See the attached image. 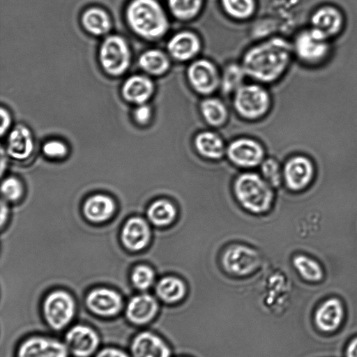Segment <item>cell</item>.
<instances>
[{"label": "cell", "instance_id": "1", "mask_svg": "<svg viewBox=\"0 0 357 357\" xmlns=\"http://www.w3.org/2000/svg\"><path fill=\"white\" fill-rule=\"evenodd\" d=\"M291 45L275 37L250 48L244 54L242 67L247 76L264 83L277 80L286 70L291 58Z\"/></svg>", "mask_w": 357, "mask_h": 357}, {"label": "cell", "instance_id": "2", "mask_svg": "<svg viewBox=\"0 0 357 357\" xmlns=\"http://www.w3.org/2000/svg\"><path fill=\"white\" fill-rule=\"evenodd\" d=\"M125 20L133 33L148 41L162 38L169 29L167 16L158 0H131Z\"/></svg>", "mask_w": 357, "mask_h": 357}, {"label": "cell", "instance_id": "3", "mask_svg": "<svg viewBox=\"0 0 357 357\" xmlns=\"http://www.w3.org/2000/svg\"><path fill=\"white\" fill-rule=\"evenodd\" d=\"M234 192L240 204L255 213L268 211L273 199L271 186L255 173L240 175L235 181Z\"/></svg>", "mask_w": 357, "mask_h": 357}, {"label": "cell", "instance_id": "4", "mask_svg": "<svg viewBox=\"0 0 357 357\" xmlns=\"http://www.w3.org/2000/svg\"><path fill=\"white\" fill-rule=\"evenodd\" d=\"M98 56L102 70L112 77L124 75L132 61L129 44L124 37L118 34L106 36L100 45Z\"/></svg>", "mask_w": 357, "mask_h": 357}, {"label": "cell", "instance_id": "5", "mask_svg": "<svg viewBox=\"0 0 357 357\" xmlns=\"http://www.w3.org/2000/svg\"><path fill=\"white\" fill-rule=\"evenodd\" d=\"M42 313L47 326L61 331L69 326L76 313V302L68 291L56 289L50 292L42 304Z\"/></svg>", "mask_w": 357, "mask_h": 357}, {"label": "cell", "instance_id": "6", "mask_svg": "<svg viewBox=\"0 0 357 357\" xmlns=\"http://www.w3.org/2000/svg\"><path fill=\"white\" fill-rule=\"evenodd\" d=\"M271 98L267 91L259 85L243 84L234 92V107L243 119L253 121L268 111Z\"/></svg>", "mask_w": 357, "mask_h": 357}, {"label": "cell", "instance_id": "7", "mask_svg": "<svg viewBox=\"0 0 357 357\" xmlns=\"http://www.w3.org/2000/svg\"><path fill=\"white\" fill-rule=\"evenodd\" d=\"M85 305L93 314L102 318L117 316L123 308V300L116 290L107 287H98L86 296Z\"/></svg>", "mask_w": 357, "mask_h": 357}, {"label": "cell", "instance_id": "8", "mask_svg": "<svg viewBox=\"0 0 357 357\" xmlns=\"http://www.w3.org/2000/svg\"><path fill=\"white\" fill-rule=\"evenodd\" d=\"M63 342L73 356L91 357L97 353L100 339L92 327L77 324L67 331Z\"/></svg>", "mask_w": 357, "mask_h": 357}, {"label": "cell", "instance_id": "9", "mask_svg": "<svg viewBox=\"0 0 357 357\" xmlns=\"http://www.w3.org/2000/svg\"><path fill=\"white\" fill-rule=\"evenodd\" d=\"M187 78L193 90L204 96L213 93L220 86L221 82L215 66L205 59L190 63L187 69Z\"/></svg>", "mask_w": 357, "mask_h": 357}, {"label": "cell", "instance_id": "10", "mask_svg": "<svg viewBox=\"0 0 357 357\" xmlns=\"http://www.w3.org/2000/svg\"><path fill=\"white\" fill-rule=\"evenodd\" d=\"M69 354L63 341L47 336L34 335L21 342L15 357H68Z\"/></svg>", "mask_w": 357, "mask_h": 357}, {"label": "cell", "instance_id": "11", "mask_svg": "<svg viewBox=\"0 0 357 357\" xmlns=\"http://www.w3.org/2000/svg\"><path fill=\"white\" fill-rule=\"evenodd\" d=\"M328 38L311 29L301 32L296 38L294 50L297 56L308 63L322 61L328 52Z\"/></svg>", "mask_w": 357, "mask_h": 357}, {"label": "cell", "instance_id": "12", "mask_svg": "<svg viewBox=\"0 0 357 357\" xmlns=\"http://www.w3.org/2000/svg\"><path fill=\"white\" fill-rule=\"evenodd\" d=\"M225 269L236 275H245L254 271L260 264L259 254L252 248L244 245H232L222 256Z\"/></svg>", "mask_w": 357, "mask_h": 357}, {"label": "cell", "instance_id": "13", "mask_svg": "<svg viewBox=\"0 0 357 357\" xmlns=\"http://www.w3.org/2000/svg\"><path fill=\"white\" fill-rule=\"evenodd\" d=\"M227 153L233 163L242 167H255L262 162L264 158L262 146L250 138L233 141L229 145Z\"/></svg>", "mask_w": 357, "mask_h": 357}, {"label": "cell", "instance_id": "14", "mask_svg": "<svg viewBox=\"0 0 357 357\" xmlns=\"http://www.w3.org/2000/svg\"><path fill=\"white\" fill-rule=\"evenodd\" d=\"M154 91V83L147 75H132L123 82L121 88L122 98L135 106L146 104Z\"/></svg>", "mask_w": 357, "mask_h": 357}, {"label": "cell", "instance_id": "15", "mask_svg": "<svg viewBox=\"0 0 357 357\" xmlns=\"http://www.w3.org/2000/svg\"><path fill=\"white\" fill-rule=\"evenodd\" d=\"M158 311L157 300L149 294L132 296L125 307L126 319L132 324L142 326L151 321Z\"/></svg>", "mask_w": 357, "mask_h": 357}, {"label": "cell", "instance_id": "16", "mask_svg": "<svg viewBox=\"0 0 357 357\" xmlns=\"http://www.w3.org/2000/svg\"><path fill=\"white\" fill-rule=\"evenodd\" d=\"M202 49L199 36L190 31H182L175 33L169 40L167 50L174 59L187 61L195 57Z\"/></svg>", "mask_w": 357, "mask_h": 357}, {"label": "cell", "instance_id": "17", "mask_svg": "<svg viewBox=\"0 0 357 357\" xmlns=\"http://www.w3.org/2000/svg\"><path fill=\"white\" fill-rule=\"evenodd\" d=\"M131 357H170V349L157 335L143 331L136 335L130 346Z\"/></svg>", "mask_w": 357, "mask_h": 357}, {"label": "cell", "instance_id": "18", "mask_svg": "<svg viewBox=\"0 0 357 357\" xmlns=\"http://www.w3.org/2000/svg\"><path fill=\"white\" fill-rule=\"evenodd\" d=\"M313 173L312 162L303 156L292 158L287 162L284 169L286 184L292 190L305 188L311 181Z\"/></svg>", "mask_w": 357, "mask_h": 357}, {"label": "cell", "instance_id": "19", "mask_svg": "<svg viewBox=\"0 0 357 357\" xmlns=\"http://www.w3.org/2000/svg\"><path fill=\"white\" fill-rule=\"evenodd\" d=\"M150 238V227L144 219L139 217L131 218L124 225L121 240L128 249L140 250L148 245Z\"/></svg>", "mask_w": 357, "mask_h": 357}, {"label": "cell", "instance_id": "20", "mask_svg": "<svg viewBox=\"0 0 357 357\" xmlns=\"http://www.w3.org/2000/svg\"><path fill=\"white\" fill-rule=\"evenodd\" d=\"M344 316V309L340 301L332 298L324 302L317 310L314 321L319 330L331 333L340 326Z\"/></svg>", "mask_w": 357, "mask_h": 357}, {"label": "cell", "instance_id": "21", "mask_svg": "<svg viewBox=\"0 0 357 357\" xmlns=\"http://www.w3.org/2000/svg\"><path fill=\"white\" fill-rule=\"evenodd\" d=\"M80 22L86 32L93 36H107L112 28L109 14L102 8L92 6L81 15Z\"/></svg>", "mask_w": 357, "mask_h": 357}, {"label": "cell", "instance_id": "22", "mask_svg": "<svg viewBox=\"0 0 357 357\" xmlns=\"http://www.w3.org/2000/svg\"><path fill=\"white\" fill-rule=\"evenodd\" d=\"M33 139L31 130L23 124L17 125L8 137L7 152L13 158L25 160L32 153Z\"/></svg>", "mask_w": 357, "mask_h": 357}, {"label": "cell", "instance_id": "23", "mask_svg": "<svg viewBox=\"0 0 357 357\" xmlns=\"http://www.w3.org/2000/svg\"><path fill=\"white\" fill-rule=\"evenodd\" d=\"M342 22L341 13L333 7L321 8L314 13L311 18L312 28L327 38L340 31Z\"/></svg>", "mask_w": 357, "mask_h": 357}, {"label": "cell", "instance_id": "24", "mask_svg": "<svg viewBox=\"0 0 357 357\" xmlns=\"http://www.w3.org/2000/svg\"><path fill=\"white\" fill-rule=\"evenodd\" d=\"M137 63L140 69L150 76H162L170 68L168 56L158 49H149L143 52L139 56Z\"/></svg>", "mask_w": 357, "mask_h": 357}, {"label": "cell", "instance_id": "25", "mask_svg": "<svg viewBox=\"0 0 357 357\" xmlns=\"http://www.w3.org/2000/svg\"><path fill=\"white\" fill-rule=\"evenodd\" d=\"M115 211V204L108 196L96 195L87 199L83 207L85 217L91 222L108 220Z\"/></svg>", "mask_w": 357, "mask_h": 357}, {"label": "cell", "instance_id": "26", "mask_svg": "<svg viewBox=\"0 0 357 357\" xmlns=\"http://www.w3.org/2000/svg\"><path fill=\"white\" fill-rule=\"evenodd\" d=\"M195 146L200 155L208 159H219L225 151L222 139L211 131L198 133L195 138Z\"/></svg>", "mask_w": 357, "mask_h": 357}, {"label": "cell", "instance_id": "27", "mask_svg": "<svg viewBox=\"0 0 357 357\" xmlns=\"http://www.w3.org/2000/svg\"><path fill=\"white\" fill-rule=\"evenodd\" d=\"M185 291L184 282L174 276H167L160 279L155 287L158 297L167 303H174L181 301L184 297Z\"/></svg>", "mask_w": 357, "mask_h": 357}, {"label": "cell", "instance_id": "28", "mask_svg": "<svg viewBox=\"0 0 357 357\" xmlns=\"http://www.w3.org/2000/svg\"><path fill=\"white\" fill-rule=\"evenodd\" d=\"M200 112L206 122L213 127L222 126L228 119L226 106L215 98L203 100L200 104Z\"/></svg>", "mask_w": 357, "mask_h": 357}, {"label": "cell", "instance_id": "29", "mask_svg": "<svg viewBox=\"0 0 357 357\" xmlns=\"http://www.w3.org/2000/svg\"><path fill=\"white\" fill-rule=\"evenodd\" d=\"M176 213L174 205L167 199L155 201L147 211V216L150 222L158 227H165L172 223Z\"/></svg>", "mask_w": 357, "mask_h": 357}, {"label": "cell", "instance_id": "30", "mask_svg": "<svg viewBox=\"0 0 357 357\" xmlns=\"http://www.w3.org/2000/svg\"><path fill=\"white\" fill-rule=\"evenodd\" d=\"M172 15L178 20L189 21L195 18L203 6L204 0H167Z\"/></svg>", "mask_w": 357, "mask_h": 357}, {"label": "cell", "instance_id": "31", "mask_svg": "<svg viewBox=\"0 0 357 357\" xmlns=\"http://www.w3.org/2000/svg\"><path fill=\"white\" fill-rule=\"evenodd\" d=\"M293 264L301 276L307 281L316 282L323 278L324 273L321 266L307 256H296L293 259Z\"/></svg>", "mask_w": 357, "mask_h": 357}, {"label": "cell", "instance_id": "32", "mask_svg": "<svg viewBox=\"0 0 357 357\" xmlns=\"http://www.w3.org/2000/svg\"><path fill=\"white\" fill-rule=\"evenodd\" d=\"M220 3L229 16L238 20L250 18L256 9L255 0H220Z\"/></svg>", "mask_w": 357, "mask_h": 357}, {"label": "cell", "instance_id": "33", "mask_svg": "<svg viewBox=\"0 0 357 357\" xmlns=\"http://www.w3.org/2000/svg\"><path fill=\"white\" fill-rule=\"evenodd\" d=\"M245 71L241 65L231 63L228 65L224 70L221 78L220 86L225 93L235 92L243 85L245 76Z\"/></svg>", "mask_w": 357, "mask_h": 357}, {"label": "cell", "instance_id": "34", "mask_svg": "<svg viewBox=\"0 0 357 357\" xmlns=\"http://www.w3.org/2000/svg\"><path fill=\"white\" fill-rule=\"evenodd\" d=\"M130 278L133 287L137 290L143 291L152 286L155 280V274L149 266L139 265L133 269Z\"/></svg>", "mask_w": 357, "mask_h": 357}, {"label": "cell", "instance_id": "35", "mask_svg": "<svg viewBox=\"0 0 357 357\" xmlns=\"http://www.w3.org/2000/svg\"><path fill=\"white\" fill-rule=\"evenodd\" d=\"M261 173L264 180L273 187L278 186L281 181V174L278 163L272 158L267 159L261 163Z\"/></svg>", "mask_w": 357, "mask_h": 357}, {"label": "cell", "instance_id": "36", "mask_svg": "<svg viewBox=\"0 0 357 357\" xmlns=\"http://www.w3.org/2000/svg\"><path fill=\"white\" fill-rule=\"evenodd\" d=\"M1 190L4 199L13 202L21 197L23 188L18 179L14 177H8L3 181Z\"/></svg>", "mask_w": 357, "mask_h": 357}, {"label": "cell", "instance_id": "37", "mask_svg": "<svg viewBox=\"0 0 357 357\" xmlns=\"http://www.w3.org/2000/svg\"><path fill=\"white\" fill-rule=\"evenodd\" d=\"M43 153L50 158H62L67 153L66 145L59 140H50L44 144Z\"/></svg>", "mask_w": 357, "mask_h": 357}, {"label": "cell", "instance_id": "38", "mask_svg": "<svg viewBox=\"0 0 357 357\" xmlns=\"http://www.w3.org/2000/svg\"><path fill=\"white\" fill-rule=\"evenodd\" d=\"M151 117L152 109L147 103L136 106L132 112L133 120L140 126L148 124Z\"/></svg>", "mask_w": 357, "mask_h": 357}, {"label": "cell", "instance_id": "39", "mask_svg": "<svg viewBox=\"0 0 357 357\" xmlns=\"http://www.w3.org/2000/svg\"><path fill=\"white\" fill-rule=\"evenodd\" d=\"M94 357H131L126 351L116 347H105L94 355Z\"/></svg>", "mask_w": 357, "mask_h": 357}, {"label": "cell", "instance_id": "40", "mask_svg": "<svg viewBox=\"0 0 357 357\" xmlns=\"http://www.w3.org/2000/svg\"><path fill=\"white\" fill-rule=\"evenodd\" d=\"M1 128L0 133L3 136L10 128L12 123V117L9 111L3 107L0 108Z\"/></svg>", "mask_w": 357, "mask_h": 357}, {"label": "cell", "instance_id": "41", "mask_svg": "<svg viewBox=\"0 0 357 357\" xmlns=\"http://www.w3.org/2000/svg\"><path fill=\"white\" fill-rule=\"evenodd\" d=\"M346 357H357V337L348 344L346 349Z\"/></svg>", "mask_w": 357, "mask_h": 357}, {"label": "cell", "instance_id": "42", "mask_svg": "<svg viewBox=\"0 0 357 357\" xmlns=\"http://www.w3.org/2000/svg\"><path fill=\"white\" fill-rule=\"evenodd\" d=\"M1 224L2 225L8 215V208L6 205L3 203V202H1Z\"/></svg>", "mask_w": 357, "mask_h": 357}]
</instances>
